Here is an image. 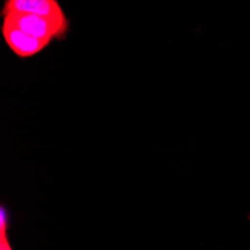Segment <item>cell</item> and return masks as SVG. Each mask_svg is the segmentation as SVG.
Listing matches in <instances>:
<instances>
[{
    "instance_id": "cell-1",
    "label": "cell",
    "mask_w": 250,
    "mask_h": 250,
    "mask_svg": "<svg viewBox=\"0 0 250 250\" xmlns=\"http://www.w3.org/2000/svg\"><path fill=\"white\" fill-rule=\"evenodd\" d=\"M3 20L21 29L22 32L38 39L48 41L50 43L56 39H64V36L69 32V27L62 26L50 18L33 14H6L3 15Z\"/></svg>"
},
{
    "instance_id": "cell-2",
    "label": "cell",
    "mask_w": 250,
    "mask_h": 250,
    "mask_svg": "<svg viewBox=\"0 0 250 250\" xmlns=\"http://www.w3.org/2000/svg\"><path fill=\"white\" fill-rule=\"evenodd\" d=\"M6 14H33L50 18L66 27L71 26L59 0H5L2 15Z\"/></svg>"
},
{
    "instance_id": "cell-3",
    "label": "cell",
    "mask_w": 250,
    "mask_h": 250,
    "mask_svg": "<svg viewBox=\"0 0 250 250\" xmlns=\"http://www.w3.org/2000/svg\"><path fill=\"white\" fill-rule=\"evenodd\" d=\"M2 36L8 45V48L21 59H30L39 54L48 47L50 42L38 39L26 32H22L21 29L15 27L11 22L5 21L2 22Z\"/></svg>"
},
{
    "instance_id": "cell-4",
    "label": "cell",
    "mask_w": 250,
    "mask_h": 250,
    "mask_svg": "<svg viewBox=\"0 0 250 250\" xmlns=\"http://www.w3.org/2000/svg\"><path fill=\"white\" fill-rule=\"evenodd\" d=\"M0 250H12L6 231H0Z\"/></svg>"
},
{
    "instance_id": "cell-5",
    "label": "cell",
    "mask_w": 250,
    "mask_h": 250,
    "mask_svg": "<svg viewBox=\"0 0 250 250\" xmlns=\"http://www.w3.org/2000/svg\"><path fill=\"white\" fill-rule=\"evenodd\" d=\"M6 226H8V211L5 207H2V210H0V231H6Z\"/></svg>"
}]
</instances>
